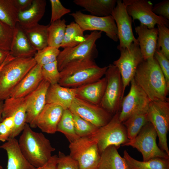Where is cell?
Here are the masks:
<instances>
[{"label": "cell", "mask_w": 169, "mask_h": 169, "mask_svg": "<svg viewBox=\"0 0 169 169\" xmlns=\"http://www.w3.org/2000/svg\"><path fill=\"white\" fill-rule=\"evenodd\" d=\"M26 108L24 97H9L4 100L2 120L10 116H13L14 119V126L10 138H15L23 131L26 123Z\"/></svg>", "instance_id": "obj_17"}, {"label": "cell", "mask_w": 169, "mask_h": 169, "mask_svg": "<svg viewBox=\"0 0 169 169\" xmlns=\"http://www.w3.org/2000/svg\"><path fill=\"white\" fill-rule=\"evenodd\" d=\"M18 142L23 155L35 168L45 164L55 150L50 141L41 132L33 131L26 123Z\"/></svg>", "instance_id": "obj_3"}, {"label": "cell", "mask_w": 169, "mask_h": 169, "mask_svg": "<svg viewBox=\"0 0 169 169\" xmlns=\"http://www.w3.org/2000/svg\"><path fill=\"white\" fill-rule=\"evenodd\" d=\"M64 110L58 105L46 103L35 120V128L48 134L55 133Z\"/></svg>", "instance_id": "obj_19"}, {"label": "cell", "mask_w": 169, "mask_h": 169, "mask_svg": "<svg viewBox=\"0 0 169 169\" xmlns=\"http://www.w3.org/2000/svg\"><path fill=\"white\" fill-rule=\"evenodd\" d=\"M76 95V88L64 87L59 84L50 85L47 91L46 102L58 105L64 110L69 109Z\"/></svg>", "instance_id": "obj_23"}, {"label": "cell", "mask_w": 169, "mask_h": 169, "mask_svg": "<svg viewBox=\"0 0 169 169\" xmlns=\"http://www.w3.org/2000/svg\"><path fill=\"white\" fill-rule=\"evenodd\" d=\"M123 157L130 169H169V158L156 157L139 161L131 157L125 150Z\"/></svg>", "instance_id": "obj_30"}, {"label": "cell", "mask_w": 169, "mask_h": 169, "mask_svg": "<svg viewBox=\"0 0 169 169\" xmlns=\"http://www.w3.org/2000/svg\"><path fill=\"white\" fill-rule=\"evenodd\" d=\"M131 87L128 94L122 100L119 119L123 122L131 116L137 114L147 113L150 100L133 78L131 81Z\"/></svg>", "instance_id": "obj_13"}, {"label": "cell", "mask_w": 169, "mask_h": 169, "mask_svg": "<svg viewBox=\"0 0 169 169\" xmlns=\"http://www.w3.org/2000/svg\"><path fill=\"white\" fill-rule=\"evenodd\" d=\"M1 122L11 132L14 126V121L13 117L10 116L7 117L3 120Z\"/></svg>", "instance_id": "obj_48"}, {"label": "cell", "mask_w": 169, "mask_h": 169, "mask_svg": "<svg viewBox=\"0 0 169 169\" xmlns=\"http://www.w3.org/2000/svg\"><path fill=\"white\" fill-rule=\"evenodd\" d=\"M50 85L43 79L35 90L24 97L27 105L26 123L31 128H35V120L46 104V95Z\"/></svg>", "instance_id": "obj_18"}, {"label": "cell", "mask_w": 169, "mask_h": 169, "mask_svg": "<svg viewBox=\"0 0 169 169\" xmlns=\"http://www.w3.org/2000/svg\"><path fill=\"white\" fill-rule=\"evenodd\" d=\"M36 64L33 57L15 58L0 72V101L9 97L15 86Z\"/></svg>", "instance_id": "obj_4"}, {"label": "cell", "mask_w": 169, "mask_h": 169, "mask_svg": "<svg viewBox=\"0 0 169 169\" xmlns=\"http://www.w3.org/2000/svg\"><path fill=\"white\" fill-rule=\"evenodd\" d=\"M48 26L38 23L28 28H23L31 45L37 51L48 46Z\"/></svg>", "instance_id": "obj_29"}, {"label": "cell", "mask_w": 169, "mask_h": 169, "mask_svg": "<svg viewBox=\"0 0 169 169\" xmlns=\"http://www.w3.org/2000/svg\"><path fill=\"white\" fill-rule=\"evenodd\" d=\"M134 79L151 101H169V91L164 76L156 59L144 60L138 66Z\"/></svg>", "instance_id": "obj_1"}, {"label": "cell", "mask_w": 169, "mask_h": 169, "mask_svg": "<svg viewBox=\"0 0 169 169\" xmlns=\"http://www.w3.org/2000/svg\"><path fill=\"white\" fill-rule=\"evenodd\" d=\"M147 114L149 122L157 133L160 148L169 156L167 138L169 130V101H151Z\"/></svg>", "instance_id": "obj_9"}, {"label": "cell", "mask_w": 169, "mask_h": 169, "mask_svg": "<svg viewBox=\"0 0 169 169\" xmlns=\"http://www.w3.org/2000/svg\"><path fill=\"white\" fill-rule=\"evenodd\" d=\"M0 149L5 150L8 156L7 169H34L25 157L19 148L18 140L9 138L0 146Z\"/></svg>", "instance_id": "obj_22"}, {"label": "cell", "mask_w": 169, "mask_h": 169, "mask_svg": "<svg viewBox=\"0 0 169 169\" xmlns=\"http://www.w3.org/2000/svg\"><path fill=\"white\" fill-rule=\"evenodd\" d=\"M57 132L64 134L70 143L80 138L75 133L73 114L69 109L64 110L57 127Z\"/></svg>", "instance_id": "obj_33"}, {"label": "cell", "mask_w": 169, "mask_h": 169, "mask_svg": "<svg viewBox=\"0 0 169 169\" xmlns=\"http://www.w3.org/2000/svg\"><path fill=\"white\" fill-rule=\"evenodd\" d=\"M57 169H79L78 162L70 155L59 151L57 160Z\"/></svg>", "instance_id": "obj_41"}, {"label": "cell", "mask_w": 169, "mask_h": 169, "mask_svg": "<svg viewBox=\"0 0 169 169\" xmlns=\"http://www.w3.org/2000/svg\"><path fill=\"white\" fill-rule=\"evenodd\" d=\"M51 14L50 23L61 19L64 15L71 12L70 9L66 8L59 0H50Z\"/></svg>", "instance_id": "obj_42"}, {"label": "cell", "mask_w": 169, "mask_h": 169, "mask_svg": "<svg viewBox=\"0 0 169 169\" xmlns=\"http://www.w3.org/2000/svg\"><path fill=\"white\" fill-rule=\"evenodd\" d=\"M10 54L9 51L0 48V67Z\"/></svg>", "instance_id": "obj_49"}, {"label": "cell", "mask_w": 169, "mask_h": 169, "mask_svg": "<svg viewBox=\"0 0 169 169\" xmlns=\"http://www.w3.org/2000/svg\"><path fill=\"white\" fill-rule=\"evenodd\" d=\"M14 28L10 27L0 20V49L10 51L14 35Z\"/></svg>", "instance_id": "obj_40"}, {"label": "cell", "mask_w": 169, "mask_h": 169, "mask_svg": "<svg viewBox=\"0 0 169 169\" xmlns=\"http://www.w3.org/2000/svg\"><path fill=\"white\" fill-rule=\"evenodd\" d=\"M73 2L91 15L100 17L111 15L116 4V0H74Z\"/></svg>", "instance_id": "obj_27"}, {"label": "cell", "mask_w": 169, "mask_h": 169, "mask_svg": "<svg viewBox=\"0 0 169 169\" xmlns=\"http://www.w3.org/2000/svg\"><path fill=\"white\" fill-rule=\"evenodd\" d=\"M120 51L119 58L114 61L113 64L119 70L124 92L126 87L134 78L138 67L144 59L138 41L132 42L129 47Z\"/></svg>", "instance_id": "obj_11"}, {"label": "cell", "mask_w": 169, "mask_h": 169, "mask_svg": "<svg viewBox=\"0 0 169 169\" xmlns=\"http://www.w3.org/2000/svg\"><path fill=\"white\" fill-rule=\"evenodd\" d=\"M10 131L1 122H0V141L5 142L10 138Z\"/></svg>", "instance_id": "obj_47"}, {"label": "cell", "mask_w": 169, "mask_h": 169, "mask_svg": "<svg viewBox=\"0 0 169 169\" xmlns=\"http://www.w3.org/2000/svg\"><path fill=\"white\" fill-rule=\"evenodd\" d=\"M15 58L13 57L10 54L7 57V58L6 59H5L3 63V64L0 67V72L2 70V68L4 66V65L6 64L7 63H8V62L12 60L13 59Z\"/></svg>", "instance_id": "obj_50"}, {"label": "cell", "mask_w": 169, "mask_h": 169, "mask_svg": "<svg viewBox=\"0 0 169 169\" xmlns=\"http://www.w3.org/2000/svg\"><path fill=\"white\" fill-rule=\"evenodd\" d=\"M64 19L50 23L48 28V46L59 49L63 41L67 25Z\"/></svg>", "instance_id": "obj_32"}, {"label": "cell", "mask_w": 169, "mask_h": 169, "mask_svg": "<svg viewBox=\"0 0 169 169\" xmlns=\"http://www.w3.org/2000/svg\"><path fill=\"white\" fill-rule=\"evenodd\" d=\"M46 5L45 0H33L28 9L19 13L18 24L24 28L38 23L44 14Z\"/></svg>", "instance_id": "obj_26"}, {"label": "cell", "mask_w": 169, "mask_h": 169, "mask_svg": "<svg viewBox=\"0 0 169 169\" xmlns=\"http://www.w3.org/2000/svg\"><path fill=\"white\" fill-rule=\"evenodd\" d=\"M69 15L84 32L86 30L103 32L114 41L116 42L119 40L116 24L111 15L100 17L85 14L80 11Z\"/></svg>", "instance_id": "obj_12"}, {"label": "cell", "mask_w": 169, "mask_h": 169, "mask_svg": "<svg viewBox=\"0 0 169 169\" xmlns=\"http://www.w3.org/2000/svg\"><path fill=\"white\" fill-rule=\"evenodd\" d=\"M157 25L158 35L156 49H161L165 56L169 59V29L163 24Z\"/></svg>", "instance_id": "obj_38"}, {"label": "cell", "mask_w": 169, "mask_h": 169, "mask_svg": "<svg viewBox=\"0 0 169 169\" xmlns=\"http://www.w3.org/2000/svg\"><path fill=\"white\" fill-rule=\"evenodd\" d=\"M105 75L106 86L99 105L114 115L121 110L124 93L123 82L119 70L113 64L108 66Z\"/></svg>", "instance_id": "obj_7"}, {"label": "cell", "mask_w": 169, "mask_h": 169, "mask_svg": "<svg viewBox=\"0 0 169 169\" xmlns=\"http://www.w3.org/2000/svg\"><path fill=\"white\" fill-rule=\"evenodd\" d=\"M102 32L93 31L76 46L65 48L60 51L57 59L59 71L73 62L85 59H95L98 54L96 42L101 37Z\"/></svg>", "instance_id": "obj_5"}, {"label": "cell", "mask_w": 169, "mask_h": 169, "mask_svg": "<svg viewBox=\"0 0 169 169\" xmlns=\"http://www.w3.org/2000/svg\"><path fill=\"white\" fill-rule=\"evenodd\" d=\"M149 122L146 113L133 115L122 122L125 127L127 137L129 140L135 138L142 128Z\"/></svg>", "instance_id": "obj_35"}, {"label": "cell", "mask_w": 169, "mask_h": 169, "mask_svg": "<svg viewBox=\"0 0 169 169\" xmlns=\"http://www.w3.org/2000/svg\"><path fill=\"white\" fill-rule=\"evenodd\" d=\"M154 57L159 65L169 89V59L165 56L161 49H156Z\"/></svg>", "instance_id": "obj_43"}, {"label": "cell", "mask_w": 169, "mask_h": 169, "mask_svg": "<svg viewBox=\"0 0 169 169\" xmlns=\"http://www.w3.org/2000/svg\"><path fill=\"white\" fill-rule=\"evenodd\" d=\"M107 84L104 77L76 89V97L92 104L100 105L103 97Z\"/></svg>", "instance_id": "obj_25"}, {"label": "cell", "mask_w": 169, "mask_h": 169, "mask_svg": "<svg viewBox=\"0 0 169 169\" xmlns=\"http://www.w3.org/2000/svg\"><path fill=\"white\" fill-rule=\"evenodd\" d=\"M10 54L15 58L33 57L37 52L31 45L23 28L18 23L14 32Z\"/></svg>", "instance_id": "obj_24"}, {"label": "cell", "mask_w": 169, "mask_h": 169, "mask_svg": "<svg viewBox=\"0 0 169 169\" xmlns=\"http://www.w3.org/2000/svg\"><path fill=\"white\" fill-rule=\"evenodd\" d=\"M115 23L118 32L119 50L128 48L133 42L138 41L133 33L131 17L129 15L122 0H116V5L111 14Z\"/></svg>", "instance_id": "obj_16"}, {"label": "cell", "mask_w": 169, "mask_h": 169, "mask_svg": "<svg viewBox=\"0 0 169 169\" xmlns=\"http://www.w3.org/2000/svg\"><path fill=\"white\" fill-rule=\"evenodd\" d=\"M60 51L58 49L48 46L37 51L33 58L36 64L42 66L56 61Z\"/></svg>", "instance_id": "obj_37"}, {"label": "cell", "mask_w": 169, "mask_h": 169, "mask_svg": "<svg viewBox=\"0 0 169 169\" xmlns=\"http://www.w3.org/2000/svg\"><path fill=\"white\" fill-rule=\"evenodd\" d=\"M43 79L50 85L58 84L60 74L58 67L57 60L42 66Z\"/></svg>", "instance_id": "obj_39"}, {"label": "cell", "mask_w": 169, "mask_h": 169, "mask_svg": "<svg viewBox=\"0 0 169 169\" xmlns=\"http://www.w3.org/2000/svg\"><path fill=\"white\" fill-rule=\"evenodd\" d=\"M114 146L107 147L100 154L98 169H130Z\"/></svg>", "instance_id": "obj_28"}, {"label": "cell", "mask_w": 169, "mask_h": 169, "mask_svg": "<svg viewBox=\"0 0 169 169\" xmlns=\"http://www.w3.org/2000/svg\"><path fill=\"white\" fill-rule=\"evenodd\" d=\"M108 66L100 67L93 59H85L71 63L60 72L58 84L76 88L96 81L105 75Z\"/></svg>", "instance_id": "obj_2"}, {"label": "cell", "mask_w": 169, "mask_h": 169, "mask_svg": "<svg viewBox=\"0 0 169 169\" xmlns=\"http://www.w3.org/2000/svg\"><path fill=\"white\" fill-rule=\"evenodd\" d=\"M70 155L78 163L79 169H98L100 153L96 141L80 138L69 145Z\"/></svg>", "instance_id": "obj_10"}, {"label": "cell", "mask_w": 169, "mask_h": 169, "mask_svg": "<svg viewBox=\"0 0 169 169\" xmlns=\"http://www.w3.org/2000/svg\"><path fill=\"white\" fill-rule=\"evenodd\" d=\"M33 0H13L14 5L18 12L24 11L31 5Z\"/></svg>", "instance_id": "obj_45"}, {"label": "cell", "mask_w": 169, "mask_h": 169, "mask_svg": "<svg viewBox=\"0 0 169 169\" xmlns=\"http://www.w3.org/2000/svg\"><path fill=\"white\" fill-rule=\"evenodd\" d=\"M157 136L152 125L148 122L135 138L123 146H131L137 149L141 153L143 161L156 157L169 158V156L158 147L156 142Z\"/></svg>", "instance_id": "obj_8"}, {"label": "cell", "mask_w": 169, "mask_h": 169, "mask_svg": "<svg viewBox=\"0 0 169 169\" xmlns=\"http://www.w3.org/2000/svg\"><path fill=\"white\" fill-rule=\"evenodd\" d=\"M137 39L144 60L154 58L156 49L158 35L157 28H149L140 24L135 28Z\"/></svg>", "instance_id": "obj_20"}, {"label": "cell", "mask_w": 169, "mask_h": 169, "mask_svg": "<svg viewBox=\"0 0 169 169\" xmlns=\"http://www.w3.org/2000/svg\"><path fill=\"white\" fill-rule=\"evenodd\" d=\"M69 109L72 113L99 127L108 123L113 116L100 105L92 104L76 97Z\"/></svg>", "instance_id": "obj_15"}, {"label": "cell", "mask_w": 169, "mask_h": 169, "mask_svg": "<svg viewBox=\"0 0 169 169\" xmlns=\"http://www.w3.org/2000/svg\"><path fill=\"white\" fill-rule=\"evenodd\" d=\"M3 169V167L1 166L0 165V169Z\"/></svg>", "instance_id": "obj_52"}, {"label": "cell", "mask_w": 169, "mask_h": 169, "mask_svg": "<svg viewBox=\"0 0 169 169\" xmlns=\"http://www.w3.org/2000/svg\"><path fill=\"white\" fill-rule=\"evenodd\" d=\"M43 79L42 66L36 64L13 89L9 97H25L35 90Z\"/></svg>", "instance_id": "obj_21"}, {"label": "cell", "mask_w": 169, "mask_h": 169, "mask_svg": "<svg viewBox=\"0 0 169 169\" xmlns=\"http://www.w3.org/2000/svg\"><path fill=\"white\" fill-rule=\"evenodd\" d=\"M153 12L156 15L169 19V0H164L153 6Z\"/></svg>", "instance_id": "obj_44"}, {"label": "cell", "mask_w": 169, "mask_h": 169, "mask_svg": "<svg viewBox=\"0 0 169 169\" xmlns=\"http://www.w3.org/2000/svg\"><path fill=\"white\" fill-rule=\"evenodd\" d=\"M129 15L133 20H138L141 24L149 28L156 24H163L168 27L169 20L155 14L152 11L153 4L147 0H123Z\"/></svg>", "instance_id": "obj_14"}, {"label": "cell", "mask_w": 169, "mask_h": 169, "mask_svg": "<svg viewBox=\"0 0 169 169\" xmlns=\"http://www.w3.org/2000/svg\"><path fill=\"white\" fill-rule=\"evenodd\" d=\"M84 31L75 22L67 25L63 41L60 47L71 48L76 46L85 38Z\"/></svg>", "instance_id": "obj_31"}, {"label": "cell", "mask_w": 169, "mask_h": 169, "mask_svg": "<svg viewBox=\"0 0 169 169\" xmlns=\"http://www.w3.org/2000/svg\"><path fill=\"white\" fill-rule=\"evenodd\" d=\"M3 101H0V122L2 121Z\"/></svg>", "instance_id": "obj_51"}, {"label": "cell", "mask_w": 169, "mask_h": 169, "mask_svg": "<svg viewBox=\"0 0 169 169\" xmlns=\"http://www.w3.org/2000/svg\"><path fill=\"white\" fill-rule=\"evenodd\" d=\"M72 114L75 132L79 138L90 137L99 128L77 115Z\"/></svg>", "instance_id": "obj_36"}, {"label": "cell", "mask_w": 169, "mask_h": 169, "mask_svg": "<svg viewBox=\"0 0 169 169\" xmlns=\"http://www.w3.org/2000/svg\"><path fill=\"white\" fill-rule=\"evenodd\" d=\"M119 113L114 115L108 123L99 127L89 137L96 141L100 154L110 146H114L118 149L129 140L125 127L119 120Z\"/></svg>", "instance_id": "obj_6"}, {"label": "cell", "mask_w": 169, "mask_h": 169, "mask_svg": "<svg viewBox=\"0 0 169 169\" xmlns=\"http://www.w3.org/2000/svg\"><path fill=\"white\" fill-rule=\"evenodd\" d=\"M58 156L55 155L52 156L48 161L44 165L34 169H57V160Z\"/></svg>", "instance_id": "obj_46"}, {"label": "cell", "mask_w": 169, "mask_h": 169, "mask_svg": "<svg viewBox=\"0 0 169 169\" xmlns=\"http://www.w3.org/2000/svg\"><path fill=\"white\" fill-rule=\"evenodd\" d=\"M19 12L13 0H0V20L14 28L18 21Z\"/></svg>", "instance_id": "obj_34"}]
</instances>
